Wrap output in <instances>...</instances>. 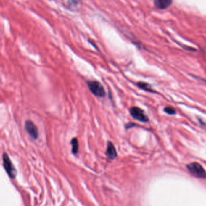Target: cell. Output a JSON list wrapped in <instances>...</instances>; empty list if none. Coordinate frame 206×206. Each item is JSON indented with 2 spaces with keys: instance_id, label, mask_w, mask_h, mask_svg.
<instances>
[{
  "instance_id": "obj_1",
  "label": "cell",
  "mask_w": 206,
  "mask_h": 206,
  "mask_svg": "<svg viewBox=\"0 0 206 206\" xmlns=\"http://www.w3.org/2000/svg\"><path fill=\"white\" fill-rule=\"evenodd\" d=\"M87 85L90 91L96 97H104L105 96V91L104 86L102 84L96 81H88Z\"/></svg>"
},
{
  "instance_id": "obj_2",
  "label": "cell",
  "mask_w": 206,
  "mask_h": 206,
  "mask_svg": "<svg viewBox=\"0 0 206 206\" xmlns=\"http://www.w3.org/2000/svg\"><path fill=\"white\" fill-rule=\"evenodd\" d=\"M186 168L189 172L197 178L205 179V172L203 167L198 163H192L186 165Z\"/></svg>"
},
{
  "instance_id": "obj_8",
  "label": "cell",
  "mask_w": 206,
  "mask_h": 206,
  "mask_svg": "<svg viewBox=\"0 0 206 206\" xmlns=\"http://www.w3.org/2000/svg\"><path fill=\"white\" fill-rule=\"evenodd\" d=\"M137 86L140 88V89H141L144 91H148L149 93H156V92L152 88L151 86L147 83L143 82H139V83H137Z\"/></svg>"
},
{
  "instance_id": "obj_6",
  "label": "cell",
  "mask_w": 206,
  "mask_h": 206,
  "mask_svg": "<svg viewBox=\"0 0 206 206\" xmlns=\"http://www.w3.org/2000/svg\"><path fill=\"white\" fill-rule=\"evenodd\" d=\"M106 155L110 160L115 159L117 155L115 147L111 141L108 142L107 149L106 151Z\"/></svg>"
},
{
  "instance_id": "obj_5",
  "label": "cell",
  "mask_w": 206,
  "mask_h": 206,
  "mask_svg": "<svg viewBox=\"0 0 206 206\" xmlns=\"http://www.w3.org/2000/svg\"><path fill=\"white\" fill-rule=\"evenodd\" d=\"M25 128L28 132V134L30 135L33 139H36L38 137V130L36 126L33 124L31 121H27L25 122Z\"/></svg>"
},
{
  "instance_id": "obj_7",
  "label": "cell",
  "mask_w": 206,
  "mask_h": 206,
  "mask_svg": "<svg viewBox=\"0 0 206 206\" xmlns=\"http://www.w3.org/2000/svg\"><path fill=\"white\" fill-rule=\"evenodd\" d=\"M172 3V0H154L155 6L159 9L163 10L168 8Z\"/></svg>"
},
{
  "instance_id": "obj_11",
  "label": "cell",
  "mask_w": 206,
  "mask_h": 206,
  "mask_svg": "<svg viewBox=\"0 0 206 206\" xmlns=\"http://www.w3.org/2000/svg\"><path fill=\"white\" fill-rule=\"evenodd\" d=\"M134 126H135L134 123H128V124L125 126V127H126V128L128 129H129V128H132V127H134Z\"/></svg>"
},
{
  "instance_id": "obj_9",
  "label": "cell",
  "mask_w": 206,
  "mask_h": 206,
  "mask_svg": "<svg viewBox=\"0 0 206 206\" xmlns=\"http://www.w3.org/2000/svg\"><path fill=\"white\" fill-rule=\"evenodd\" d=\"M71 144L72 145V152L73 154H77L79 151V144L78 140L76 138H73L71 141Z\"/></svg>"
},
{
  "instance_id": "obj_3",
  "label": "cell",
  "mask_w": 206,
  "mask_h": 206,
  "mask_svg": "<svg viewBox=\"0 0 206 206\" xmlns=\"http://www.w3.org/2000/svg\"><path fill=\"white\" fill-rule=\"evenodd\" d=\"M129 112H130L131 115L133 117V118L139 120L140 122L146 123L149 121L148 117L145 114L143 110H141V108L139 107H131L129 110Z\"/></svg>"
},
{
  "instance_id": "obj_4",
  "label": "cell",
  "mask_w": 206,
  "mask_h": 206,
  "mask_svg": "<svg viewBox=\"0 0 206 206\" xmlns=\"http://www.w3.org/2000/svg\"><path fill=\"white\" fill-rule=\"evenodd\" d=\"M3 166L7 174L12 178H14L16 176V170L10 161L8 155L6 153L3 154Z\"/></svg>"
},
{
  "instance_id": "obj_10",
  "label": "cell",
  "mask_w": 206,
  "mask_h": 206,
  "mask_svg": "<svg viewBox=\"0 0 206 206\" xmlns=\"http://www.w3.org/2000/svg\"><path fill=\"white\" fill-rule=\"evenodd\" d=\"M164 111L169 115H174L176 114L175 110L173 108L170 107H165L164 109Z\"/></svg>"
}]
</instances>
